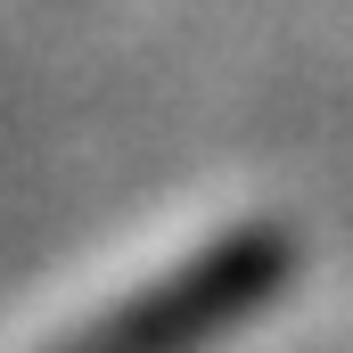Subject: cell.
I'll return each instance as SVG.
<instances>
[{
  "mask_svg": "<svg viewBox=\"0 0 353 353\" xmlns=\"http://www.w3.org/2000/svg\"><path fill=\"white\" fill-rule=\"evenodd\" d=\"M288 271H296L288 230H271V222L230 230V239H214L205 255H189L181 271L148 279V288H140L132 304H115L107 321L74 329L58 353H189L197 337H214V329L247 321V312L263 304Z\"/></svg>",
  "mask_w": 353,
  "mask_h": 353,
  "instance_id": "6da1fadb",
  "label": "cell"
}]
</instances>
